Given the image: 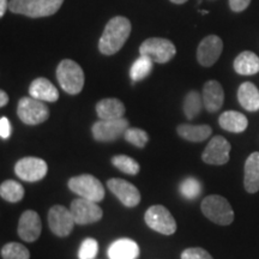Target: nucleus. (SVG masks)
Masks as SVG:
<instances>
[{
    "label": "nucleus",
    "instance_id": "nucleus-1",
    "mask_svg": "<svg viewBox=\"0 0 259 259\" xmlns=\"http://www.w3.org/2000/svg\"><path fill=\"white\" fill-rule=\"evenodd\" d=\"M131 34V22L122 16L109 19L99 41V50L105 56H113L121 50Z\"/></svg>",
    "mask_w": 259,
    "mask_h": 259
},
{
    "label": "nucleus",
    "instance_id": "nucleus-2",
    "mask_svg": "<svg viewBox=\"0 0 259 259\" xmlns=\"http://www.w3.org/2000/svg\"><path fill=\"white\" fill-rule=\"evenodd\" d=\"M63 3L64 0H10L9 10L12 14L41 18L57 14Z\"/></svg>",
    "mask_w": 259,
    "mask_h": 259
},
{
    "label": "nucleus",
    "instance_id": "nucleus-3",
    "mask_svg": "<svg viewBox=\"0 0 259 259\" xmlns=\"http://www.w3.org/2000/svg\"><path fill=\"white\" fill-rule=\"evenodd\" d=\"M57 79L61 89L70 95H77L84 87V72L76 61L61 60L57 67Z\"/></svg>",
    "mask_w": 259,
    "mask_h": 259
},
{
    "label": "nucleus",
    "instance_id": "nucleus-4",
    "mask_svg": "<svg viewBox=\"0 0 259 259\" xmlns=\"http://www.w3.org/2000/svg\"><path fill=\"white\" fill-rule=\"evenodd\" d=\"M203 215L220 226H229L234 221V211L225 197L211 194L205 197L200 204Z\"/></svg>",
    "mask_w": 259,
    "mask_h": 259
},
{
    "label": "nucleus",
    "instance_id": "nucleus-5",
    "mask_svg": "<svg viewBox=\"0 0 259 259\" xmlns=\"http://www.w3.org/2000/svg\"><path fill=\"white\" fill-rule=\"evenodd\" d=\"M67 185L73 193L78 194L82 198L96 203L101 202L105 198V187L101 181L92 174H82V176L71 178Z\"/></svg>",
    "mask_w": 259,
    "mask_h": 259
},
{
    "label": "nucleus",
    "instance_id": "nucleus-6",
    "mask_svg": "<svg viewBox=\"0 0 259 259\" xmlns=\"http://www.w3.org/2000/svg\"><path fill=\"white\" fill-rule=\"evenodd\" d=\"M17 115L25 125H40L50 118V109L44 101L34 97H22L17 105Z\"/></svg>",
    "mask_w": 259,
    "mask_h": 259
},
{
    "label": "nucleus",
    "instance_id": "nucleus-7",
    "mask_svg": "<svg viewBox=\"0 0 259 259\" xmlns=\"http://www.w3.org/2000/svg\"><path fill=\"white\" fill-rule=\"evenodd\" d=\"M139 53L141 56L149 57L154 63L166 64L176 56L177 48L168 38L150 37L141 45Z\"/></svg>",
    "mask_w": 259,
    "mask_h": 259
},
{
    "label": "nucleus",
    "instance_id": "nucleus-8",
    "mask_svg": "<svg viewBox=\"0 0 259 259\" xmlns=\"http://www.w3.org/2000/svg\"><path fill=\"white\" fill-rule=\"evenodd\" d=\"M148 227L163 235H171L177 231V222L166 206L153 205L147 210L144 216Z\"/></svg>",
    "mask_w": 259,
    "mask_h": 259
},
{
    "label": "nucleus",
    "instance_id": "nucleus-9",
    "mask_svg": "<svg viewBox=\"0 0 259 259\" xmlns=\"http://www.w3.org/2000/svg\"><path fill=\"white\" fill-rule=\"evenodd\" d=\"M128 127V121L124 118L113 119V120L100 119L93 125L92 132L95 141L106 143V142H114L122 137Z\"/></svg>",
    "mask_w": 259,
    "mask_h": 259
},
{
    "label": "nucleus",
    "instance_id": "nucleus-10",
    "mask_svg": "<svg viewBox=\"0 0 259 259\" xmlns=\"http://www.w3.org/2000/svg\"><path fill=\"white\" fill-rule=\"evenodd\" d=\"M47 171V162L42 160V158L34 156L21 158L15 164L16 176L19 179L28 181V183H35V181L42 180L46 177Z\"/></svg>",
    "mask_w": 259,
    "mask_h": 259
},
{
    "label": "nucleus",
    "instance_id": "nucleus-11",
    "mask_svg": "<svg viewBox=\"0 0 259 259\" xmlns=\"http://www.w3.org/2000/svg\"><path fill=\"white\" fill-rule=\"evenodd\" d=\"M74 219L71 210L63 205L52 206L48 211V226L51 232L59 238L69 236L73 231Z\"/></svg>",
    "mask_w": 259,
    "mask_h": 259
},
{
    "label": "nucleus",
    "instance_id": "nucleus-12",
    "mask_svg": "<svg viewBox=\"0 0 259 259\" xmlns=\"http://www.w3.org/2000/svg\"><path fill=\"white\" fill-rule=\"evenodd\" d=\"M70 210L73 215L74 222L80 226L95 223L100 221L103 216V211L99 204L93 200L82 198V197L72 200Z\"/></svg>",
    "mask_w": 259,
    "mask_h": 259
},
{
    "label": "nucleus",
    "instance_id": "nucleus-13",
    "mask_svg": "<svg viewBox=\"0 0 259 259\" xmlns=\"http://www.w3.org/2000/svg\"><path fill=\"white\" fill-rule=\"evenodd\" d=\"M231 143L222 136H215L204 149L202 158L205 163L213 166H222L229 161Z\"/></svg>",
    "mask_w": 259,
    "mask_h": 259
},
{
    "label": "nucleus",
    "instance_id": "nucleus-14",
    "mask_svg": "<svg viewBox=\"0 0 259 259\" xmlns=\"http://www.w3.org/2000/svg\"><path fill=\"white\" fill-rule=\"evenodd\" d=\"M107 186L111 192L127 208H135L141 202V193L134 184L124 179L113 178L107 181Z\"/></svg>",
    "mask_w": 259,
    "mask_h": 259
},
{
    "label": "nucleus",
    "instance_id": "nucleus-15",
    "mask_svg": "<svg viewBox=\"0 0 259 259\" xmlns=\"http://www.w3.org/2000/svg\"><path fill=\"white\" fill-rule=\"evenodd\" d=\"M223 51V41L216 35H209L200 41L197 48V60L204 67L212 66Z\"/></svg>",
    "mask_w": 259,
    "mask_h": 259
},
{
    "label": "nucleus",
    "instance_id": "nucleus-16",
    "mask_svg": "<svg viewBox=\"0 0 259 259\" xmlns=\"http://www.w3.org/2000/svg\"><path fill=\"white\" fill-rule=\"evenodd\" d=\"M42 223L38 213L34 210H27L22 213L18 221V235L27 242L36 241L41 235Z\"/></svg>",
    "mask_w": 259,
    "mask_h": 259
},
{
    "label": "nucleus",
    "instance_id": "nucleus-17",
    "mask_svg": "<svg viewBox=\"0 0 259 259\" xmlns=\"http://www.w3.org/2000/svg\"><path fill=\"white\" fill-rule=\"evenodd\" d=\"M203 102L206 111L218 112L225 101V92L218 80H208L203 87Z\"/></svg>",
    "mask_w": 259,
    "mask_h": 259
},
{
    "label": "nucleus",
    "instance_id": "nucleus-18",
    "mask_svg": "<svg viewBox=\"0 0 259 259\" xmlns=\"http://www.w3.org/2000/svg\"><path fill=\"white\" fill-rule=\"evenodd\" d=\"M29 94L34 99L44 102H56L59 99L58 89L45 77H38L32 80L29 87Z\"/></svg>",
    "mask_w": 259,
    "mask_h": 259
},
{
    "label": "nucleus",
    "instance_id": "nucleus-19",
    "mask_svg": "<svg viewBox=\"0 0 259 259\" xmlns=\"http://www.w3.org/2000/svg\"><path fill=\"white\" fill-rule=\"evenodd\" d=\"M138 255L139 246L132 239H118L108 248L109 259H137Z\"/></svg>",
    "mask_w": 259,
    "mask_h": 259
},
{
    "label": "nucleus",
    "instance_id": "nucleus-20",
    "mask_svg": "<svg viewBox=\"0 0 259 259\" xmlns=\"http://www.w3.org/2000/svg\"><path fill=\"white\" fill-rule=\"evenodd\" d=\"M96 113L101 120H113L120 119L125 114V106L120 100L108 97L97 102Z\"/></svg>",
    "mask_w": 259,
    "mask_h": 259
},
{
    "label": "nucleus",
    "instance_id": "nucleus-21",
    "mask_svg": "<svg viewBox=\"0 0 259 259\" xmlns=\"http://www.w3.org/2000/svg\"><path fill=\"white\" fill-rule=\"evenodd\" d=\"M244 186L248 193L259 191V153H252L245 162Z\"/></svg>",
    "mask_w": 259,
    "mask_h": 259
},
{
    "label": "nucleus",
    "instance_id": "nucleus-22",
    "mask_svg": "<svg viewBox=\"0 0 259 259\" xmlns=\"http://www.w3.org/2000/svg\"><path fill=\"white\" fill-rule=\"evenodd\" d=\"M238 101L248 112L259 111V90L253 83L245 82L238 89Z\"/></svg>",
    "mask_w": 259,
    "mask_h": 259
},
{
    "label": "nucleus",
    "instance_id": "nucleus-23",
    "mask_svg": "<svg viewBox=\"0 0 259 259\" xmlns=\"http://www.w3.org/2000/svg\"><path fill=\"white\" fill-rule=\"evenodd\" d=\"M219 124L223 130L233 134H241L248 126L247 118L240 112L227 111L219 118Z\"/></svg>",
    "mask_w": 259,
    "mask_h": 259
},
{
    "label": "nucleus",
    "instance_id": "nucleus-24",
    "mask_svg": "<svg viewBox=\"0 0 259 259\" xmlns=\"http://www.w3.org/2000/svg\"><path fill=\"white\" fill-rule=\"evenodd\" d=\"M177 132L185 141L199 143V142H204L211 136L212 130L209 125L181 124L177 127Z\"/></svg>",
    "mask_w": 259,
    "mask_h": 259
},
{
    "label": "nucleus",
    "instance_id": "nucleus-25",
    "mask_svg": "<svg viewBox=\"0 0 259 259\" xmlns=\"http://www.w3.org/2000/svg\"><path fill=\"white\" fill-rule=\"evenodd\" d=\"M234 70L241 76H252L259 72V58L253 52L244 51L235 58Z\"/></svg>",
    "mask_w": 259,
    "mask_h": 259
},
{
    "label": "nucleus",
    "instance_id": "nucleus-26",
    "mask_svg": "<svg viewBox=\"0 0 259 259\" xmlns=\"http://www.w3.org/2000/svg\"><path fill=\"white\" fill-rule=\"evenodd\" d=\"M0 196L10 203H18L24 197V187L15 180H6L0 185Z\"/></svg>",
    "mask_w": 259,
    "mask_h": 259
},
{
    "label": "nucleus",
    "instance_id": "nucleus-27",
    "mask_svg": "<svg viewBox=\"0 0 259 259\" xmlns=\"http://www.w3.org/2000/svg\"><path fill=\"white\" fill-rule=\"evenodd\" d=\"M153 64L154 61L147 56H141L137 60H135V63L132 64L131 70H130V76L134 82H139V80H143L147 78L149 74L151 73L153 70Z\"/></svg>",
    "mask_w": 259,
    "mask_h": 259
},
{
    "label": "nucleus",
    "instance_id": "nucleus-28",
    "mask_svg": "<svg viewBox=\"0 0 259 259\" xmlns=\"http://www.w3.org/2000/svg\"><path fill=\"white\" fill-rule=\"evenodd\" d=\"M203 106V96L198 92H194V90L190 92L185 96V100H184V113H185L186 118L191 119V120L196 118L202 111Z\"/></svg>",
    "mask_w": 259,
    "mask_h": 259
},
{
    "label": "nucleus",
    "instance_id": "nucleus-29",
    "mask_svg": "<svg viewBox=\"0 0 259 259\" xmlns=\"http://www.w3.org/2000/svg\"><path fill=\"white\" fill-rule=\"evenodd\" d=\"M112 163L122 173L130 174V176H137L141 170V166H139L138 162L127 155H115L112 158Z\"/></svg>",
    "mask_w": 259,
    "mask_h": 259
},
{
    "label": "nucleus",
    "instance_id": "nucleus-30",
    "mask_svg": "<svg viewBox=\"0 0 259 259\" xmlns=\"http://www.w3.org/2000/svg\"><path fill=\"white\" fill-rule=\"evenodd\" d=\"M3 259H29L30 252L24 245L18 242H9L2 248Z\"/></svg>",
    "mask_w": 259,
    "mask_h": 259
},
{
    "label": "nucleus",
    "instance_id": "nucleus-31",
    "mask_svg": "<svg viewBox=\"0 0 259 259\" xmlns=\"http://www.w3.org/2000/svg\"><path fill=\"white\" fill-rule=\"evenodd\" d=\"M180 193L187 199H194L199 197L200 192H202V185H200L199 180L196 178H186L180 183L179 186Z\"/></svg>",
    "mask_w": 259,
    "mask_h": 259
},
{
    "label": "nucleus",
    "instance_id": "nucleus-32",
    "mask_svg": "<svg viewBox=\"0 0 259 259\" xmlns=\"http://www.w3.org/2000/svg\"><path fill=\"white\" fill-rule=\"evenodd\" d=\"M124 138L126 142L137 148H144L149 142V135L144 130L138 127H128L127 131L125 132Z\"/></svg>",
    "mask_w": 259,
    "mask_h": 259
},
{
    "label": "nucleus",
    "instance_id": "nucleus-33",
    "mask_svg": "<svg viewBox=\"0 0 259 259\" xmlns=\"http://www.w3.org/2000/svg\"><path fill=\"white\" fill-rule=\"evenodd\" d=\"M97 251H99V244L95 239L87 238L80 244L79 251H78V258L79 259H94L96 257Z\"/></svg>",
    "mask_w": 259,
    "mask_h": 259
},
{
    "label": "nucleus",
    "instance_id": "nucleus-34",
    "mask_svg": "<svg viewBox=\"0 0 259 259\" xmlns=\"http://www.w3.org/2000/svg\"><path fill=\"white\" fill-rule=\"evenodd\" d=\"M181 259H213L208 251L200 247L186 248L181 253Z\"/></svg>",
    "mask_w": 259,
    "mask_h": 259
},
{
    "label": "nucleus",
    "instance_id": "nucleus-35",
    "mask_svg": "<svg viewBox=\"0 0 259 259\" xmlns=\"http://www.w3.org/2000/svg\"><path fill=\"white\" fill-rule=\"evenodd\" d=\"M11 124H10L9 119L6 116L0 118V137L3 139H8L11 136Z\"/></svg>",
    "mask_w": 259,
    "mask_h": 259
},
{
    "label": "nucleus",
    "instance_id": "nucleus-36",
    "mask_svg": "<svg viewBox=\"0 0 259 259\" xmlns=\"http://www.w3.org/2000/svg\"><path fill=\"white\" fill-rule=\"evenodd\" d=\"M251 0H229V6L232 11L234 12H242L250 5Z\"/></svg>",
    "mask_w": 259,
    "mask_h": 259
},
{
    "label": "nucleus",
    "instance_id": "nucleus-37",
    "mask_svg": "<svg viewBox=\"0 0 259 259\" xmlns=\"http://www.w3.org/2000/svg\"><path fill=\"white\" fill-rule=\"evenodd\" d=\"M9 5L10 3H8V0H0V17H4Z\"/></svg>",
    "mask_w": 259,
    "mask_h": 259
},
{
    "label": "nucleus",
    "instance_id": "nucleus-38",
    "mask_svg": "<svg viewBox=\"0 0 259 259\" xmlns=\"http://www.w3.org/2000/svg\"><path fill=\"white\" fill-rule=\"evenodd\" d=\"M9 102V95L6 94L4 90L0 92V107H5Z\"/></svg>",
    "mask_w": 259,
    "mask_h": 259
},
{
    "label": "nucleus",
    "instance_id": "nucleus-39",
    "mask_svg": "<svg viewBox=\"0 0 259 259\" xmlns=\"http://www.w3.org/2000/svg\"><path fill=\"white\" fill-rule=\"evenodd\" d=\"M171 3H174V4H185L187 0H170Z\"/></svg>",
    "mask_w": 259,
    "mask_h": 259
}]
</instances>
